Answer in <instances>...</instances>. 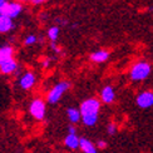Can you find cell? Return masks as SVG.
<instances>
[{"label":"cell","instance_id":"8992f818","mask_svg":"<svg viewBox=\"0 0 153 153\" xmlns=\"http://www.w3.org/2000/svg\"><path fill=\"white\" fill-rule=\"evenodd\" d=\"M137 105L142 109H147L153 105V92L144 91L138 94L137 97Z\"/></svg>","mask_w":153,"mask_h":153},{"label":"cell","instance_id":"30bf717a","mask_svg":"<svg viewBox=\"0 0 153 153\" xmlns=\"http://www.w3.org/2000/svg\"><path fill=\"white\" fill-rule=\"evenodd\" d=\"M13 28H14V23H13V19L0 14V33H8Z\"/></svg>","mask_w":153,"mask_h":153},{"label":"cell","instance_id":"7402d4cb","mask_svg":"<svg viewBox=\"0 0 153 153\" xmlns=\"http://www.w3.org/2000/svg\"><path fill=\"white\" fill-rule=\"evenodd\" d=\"M52 48H53V50H55L56 53H60V49H59L58 47L55 45V44H54V42H53V44H52Z\"/></svg>","mask_w":153,"mask_h":153},{"label":"cell","instance_id":"ffe728a7","mask_svg":"<svg viewBox=\"0 0 153 153\" xmlns=\"http://www.w3.org/2000/svg\"><path fill=\"white\" fill-rule=\"evenodd\" d=\"M48 1V0H31V4H34V5H39V4H43V3H45Z\"/></svg>","mask_w":153,"mask_h":153},{"label":"cell","instance_id":"9a60e30c","mask_svg":"<svg viewBox=\"0 0 153 153\" xmlns=\"http://www.w3.org/2000/svg\"><path fill=\"white\" fill-rule=\"evenodd\" d=\"M13 55H14V49H13L11 47L6 45V47L0 48V63L6 60V59L13 58Z\"/></svg>","mask_w":153,"mask_h":153},{"label":"cell","instance_id":"52a82bcc","mask_svg":"<svg viewBox=\"0 0 153 153\" xmlns=\"http://www.w3.org/2000/svg\"><path fill=\"white\" fill-rule=\"evenodd\" d=\"M16 69H18V64L14 58L6 59L0 63V72L3 74H11V73H14Z\"/></svg>","mask_w":153,"mask_h":153},{"label":"cell","instance_id":"5bb4252c","mask_svg":"<svg viewBox=\"0 0 153 153\" xmlns=\"http://www.w3.org/2000/svg\"><path fill=\"white\" fill-rule=\"evenodd\" d=\"M67 114H68V118L72 123H78L82 119V113L79 109H76V108H68Z\"/></svg>","mask_w":153,"mask_h":153},{"label":"cell","instance_id":"7a4b0ae2","mask_svg":"<svg viewBox=\"0 0 153 153\" xmlns=\"http://www.w3.org/2000/svg\"><path fill=\"white\" fill-rule=\"evenodd\" d=\"M151 74V64L147 62H138L131 68V79L134 82H141L148 78Z\"/></svg>","mask_w":153,"mask_h":153},{"label":"cell","instance_id":"603a6c76","mask_svg":"<svg viewBox=\"0 0 153 153\" xmlns=\"http://www.w3.org/2000/svg\"><path fill=\"white\" fill-rule=\"evenodd\" d=\"M49 62H50V60H49V59L47 58L45 60H44V62H43V67H45V68H47V67L49 65Z\"/></svg>","mask_w":153,"mask_h":153},{"label":"cell","instance_id":"ac0fdd59","mask_svg":"<svg viewBox=\"0 0 153 153\" xmlns=\"http://www.w3.org/2000/svg\"><path fill=\"white\" fill-rule=\"evenodd\" d=\"M116 131H117V127L114 126L113 123H109V124H108V127H107L108 134H114V133H116Z\"/></svg>","mask_w":153,"mask_h":153},{"label":"cell","instance_id":"ba28073f","mask_svg":"<svg viewBox=\"0 0 153 153\" xmlns=\"http://www.w3.org/2000/svg\"><path fill=\"white\" fill-rule=\"evenodd\" d=\"M100 98L102 102L105 104H111L112 102L116 98V94H114V89L111 85H107L102 89V93H100Z\"/></svg>","mask_w":153,"mask_h":153},{"label":"cell","instance_id":"4fadbf2b","mask_svg":"<svg viewBox=\"0 0 153 153\" xmlns=\"http://www.w3.org/2000/svg\"><path fill=\"white\" fill-rule=\"evenodd\" d=\"M109 58V53L107 50H97L91 54V60L94 63H103Z\"/></svg>","mask_w":153,"mask_h":153},{"label":"cell","instance_id":"cb8c5ba5","mask_svg":"<svg viewBox=\"0 0 153 153\" xmlns=\"http://www.w3.org/2000/svg\"><path fill=\"white\" fill-rule=\"evenodd\" d=\"M6 1H8V0H0V6H1L3 4H5Z\"/></svg>","mask_w":153,"mask_h":153},{"label":"cell","instance_id":"277c9868","mask_svg":"<svg viewBox=\"0 0 153 153\" xmlns=\"http://www.w3.org/2000/svg\"><path fill=\"white\" fill-rule=\"evenodd\" d=\"M23 11V5L20 1H6L5 4H3L1 6H0V14L3 15H6L9 18H15L18 16L20 13Z\"/></svg>","mask_w":153,"mask_h":153},{"label":"cell","instance_id":"9c48e42d","mask_svg":"<svg viewBox=\"0 0 153 153\" xmlns=\"http://www.w3.org/2000/svg\"><path fill=\"white\" fill-rule=\"evenodd\" d=\"M35 84V75L31 72H27L20 78V87L23 89H30Z\"/></svg>","mask_w":153,"mask_h":153},{"label":"cell","instance_id":"5b68a950","mask_svg":"<svg viewBox=\"0 0 153 153\" xmlns=\"http://www.w3.org/2000/svg\"><path fill=\"white\" fill-rule=\"evenodd\" d=\"M30 114L33 116L35 119L42 120L45 117V103L42 99H34L30 104Z\"/></svg>","mask_w":153,"mask_h":153},{"label":"cell","instance_id":"2e32d148","mask_svg":"<svg viewBox=\"0 0 153 153\" xmlns=\"http://www.w3.org/2000/svg\"><path fill=\"white\" fill-rule=\"evenodd\" d=\"M58 36H59V28L58 27H52V28H49L48 30V38L52 42H55L56 39H58Z\"/></svg>","mask_w":153,"mask_h":153},{"label":"cell","instance_id":"8fae6325","mask_svg":"<svg viewBox=\"0 0 153 153\" xmlns=\"http://www.w3.org/2000/svg\"><path fill=\"white\" fill-rule=\"evenodd\" d=\"M79 148L84 153H97V146L93 144L87 138H80L79 141Z\"/></svg>","mask_w":153,"mask_h":153},{"label":"cell","instance_id":"7c38bea8","mask_svg":"<svg viewBox=\"0 0 153 153\" xmlns=\"http://www.w3.org/2000/svg\"><path fill=\"white\" fill-rule=\"evenodd\" d=\"M79 141H80V138H78L76 133H75V134L68 133V136H67L65 139H64V144L67 146L68 148L75 149V148H78V147H79Z\"/></svg>","mask_w":153,"mask_h":153},{"label":"cell","instance_id":"6da1fadb","mask_svg":"<svg viewBox=\"0 0 153 153\" xmlns=\"http://www.w3.org/2000/svg\"><path fill=\"white\" fill-rule=\"evenodd\" d=\"M100 109V102L98 99L89 98L84 100L80 105V113H82V120L85 126L92 127L97 123L98 114Z\"/></svg>","mask_w":153,"mask_h":153},{"label":"cell","instance_id":"d4e9b609","mask_svg":"<svg viewBox=\"0 0 153 153\" xmlns=\"http://www.w3.org/2000/svg\"><path fill=\"white\" fill-rule=\"evenodd\" d=\"M16 1H20L22 3V1H31V0H16Z\"/></svg>","mask_w":153,"mask_h":153},{"label":"cell","instance_id":"3957f363","mask_svg":"<svg viewBox=\"0 0 153 153\" xmlns=\"http://www.w3.org/2000/svg\"><path fill=\"white\" fill-rule=\"evenodd\" d=\"M69 87H71V84H69L68 82H59L58 84H55L48 93V97H47L48 102L52 104H55L56 102H59L62 95L68 91Z\"/></svg>","mask_w":153,"mask_h":153},{"label":"cell","instance_id":"44dd1931","mask_svg":"<svg viewBox=\"0 0 153 153\" xmlns=\"http://www.w3.org/2000/svg\"><path fill=\"white\" fill-rule=\"evenodd\" d=\"M68 133H72V134H75V133H76V129L74 128L73 126H71V127L68 128Z\"/></svg>","mask_w":153,"mask_h":153},{"label":"cell","instance_id":"d6986e66","mask_svg":"<svg viewBox=\"0 0 153 153\" xmlns=\"http://www.w3.org/2000/svg\"><path fill=\"white\" fill-rule=\"evenodd\" d=\"M97 147H98V148H100V149H103V148H105V147H107V143H105L104 141H98Z\"/></svg>","mask_w":153,"mask_h":153},{"label":"cell","instance_id":"e0dca14e","mask_svg":"<svg viewBox=\"0 0 153 153\" xmlns=\"http://www.w3.org/2000/svg\"><path fill=\"white\" fill-rule=\"evenodd\" d=\"M36 42H38V38L35 35H28L27 38H25L24 44L25 45H33V44H35Z\"/></svg>","mask_w":153,"mask_h":153}]
</instances>
